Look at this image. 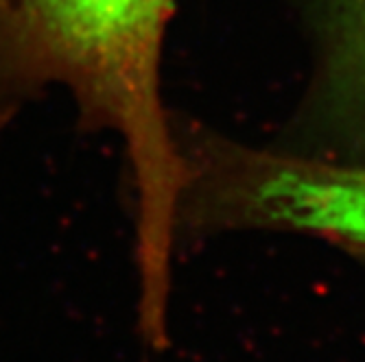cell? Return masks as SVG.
Masks as SVG:
<instances>
[{
    "instance_id": "cell-1",
    "label": "cell",
    "mask_w": 365,
    "mask_h": 362,
    "mask_svg": "<svg viewBox=\"0 0 365 362\" xmlns=\"http://www.w3.org/2000/svg\"><path fill=\"white\" fill-rule=\"evenodd\" d=\"M175 0H0V129L48 90L123 140L138 190L140 314L169 308L186 155L162 101Z\"/></svg>"
},
{
    "instance_id": "cell-2",
    "label": "cell",
    "mask_w": 365,
    "mask_h": 362,
    "mask_svg": "<svg viewBox=\"0 0 365 362\" xmlns=\"http://www.w3.org/2000/svg\"><path fill=\"white\" fill-rule=\"evenodd\" d=\"M180 229L293 232L365 251V164L232 142L186 149Z\"/></svg>"
},
{
    "instance_id": "cell-3",
    "label": "cell",
    "mask_w": 365,
    "mask_h": 362,
    "mask_svg": "<svg viewBox=\"0 0 365 362\" xmlns=\"http://www.w3.org/2000/svg\"><path fill=\"white\" fill-rule=\"evenodd\" d=\"M330 73L337 90L365 114V0H333Z\"/></svg>"
}]
</instances>
